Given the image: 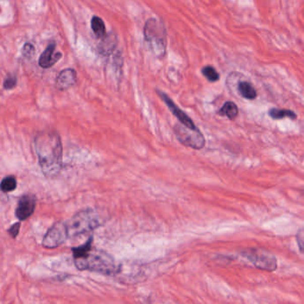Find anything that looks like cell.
Returning a JSON list of instances; mask_svg holds the SVG:
<instances>
[{
	"mask_svg": "<svg viewBox=\"0 0 304 304\" xmlns=\"http://www.w3.org/2000/svg\"><path fill=\"white\" fill-rule=\"evenodd\" d=\"M17 79L15 76H9L7 79H5L4 88L5 89H12L16 86Z\"/></svg>",
	"mask_w": 304,
	"mask_h": 304,
	"instance_id": "44dd1931",
	"label": "cell"
},
{
	"mask_svg": "<svg viewBox=\"0 0 304 304\" xmlns=\"http://www.w3.org/2000/svg\"><path fill=\"white\" fill-rule=\"evenodd\" d=\"M20 227H21V223L20 222H16L15 224L12 226L10 229H8V232L11 235L12 237L15 238L19 234Z\"/></svg>",
	"mask_w": 304,
	"mask_h": 304,
	"instance_id": "7402d4cb",
	"label": "cell"
},
{
	"mask_svg": "<svg viewBox=\"0 0 304 304\" xmlns=\"http://www.w3.org/2000/svg\"><path fill=\"white\" fill-rule=\"evenodd\" d=\"M202 74L207 78L208 81L210 82H216L220 79L219 73L212 66H206L202 69Z\"/></svg>",
	"mask_w": 304,
	"mask_h": 304,
	"instance_id": "ac0fdd59",
	"label": "cell"
},
{
	"mask_svg": "<svg viewBox=\"0 0 304 304\" xmlns=\"http://www.w3.org/2000/svg\"><path fill=\"white\" fill-rule=\"evenodd\" d=\"M296 240L300 251L304 255V229H301L297 232Z\"/></svg>",
	"mask_w": 304,
	"mask_h": 304,
	"instance_id": "ffe728a7",
	"label": "cell"
},
{
	"mask_svg": "<svg viewBox=\"0 0 304 304\" xmlns=\"http://www.w3.org/2000/svg\"><path fill=\"white\" fill-rule=\"evenodd\" d=\"M237 91L242 97L248 100H254L257 96L256 88L248 81H241L238 83Z\"/></svg>",
	"mask_w": 304,
	"mask_h": 304,
	"instance_id": "4fadbf2b",
	"label": "cell"
},
{
	"mask_svg": "<svg viewBox=\"0 0 304 304\" xmlns=\"http://www.w3.org/2000/svg\"><path fill=\"white\" fill-rule=\"evenodd\" d=\"M158 94L160 95V97L162 98V100L165 101V105L168 107V109H170V111L172 112L173 115L176 116L177 119L179 120L180 124L184 125L185 127H187L189 128H192V129H196V126L194 124V122L192 121V118L186 114V113L183 111L181 109L178 107V106L172 101L171 98H169L167 94H164L162 92H158Z\"/></svg>",
	"mask_w": 304,
	"mask_h": 304,
	"instance_id": "ba28073f",
	"label": "cell"
},
{
	"mask_svg": "<svg viewBox=\"0 0 304 304\" xmlns=\"http://www.w3.org/2000/svg\"><path fill=\"white\" fill-rule=\"evenodd\" d=\"M91 27L94 35L99 39H103L106 37V27L104 22L99 16H94L91 21Z\"/></svg>",
	"mask_w": 304,
	"mask_h": 304,
	"instance_id": "5bb4252c",
	"label": "cell"
},
{
	"mask_svg": "<svg viewBox=\"0 0 304 304\" xmlns=\"http://www.w3.org/2000/svg\"><path fill=\"white\" fill-rule=\"evenodd\" d=\"M62 58V53H55V44L51 43L39 57L38 64L44 69L51 68Z\"/></svg>",
	"mask_w": 304,
	"mask_h": 304,
	"instance_id": "30bf717a",
	"label": "cell"
},
{
	"mask_svg": "<svg viewBox=\"0 0 304 304\" xmlns=\"http://www.w3.org/2000/svg\"><path fill=\"white\" fill-rule=\"evenodd\" d=\"M173 132L177 140L185 146L190 147L194 150H201L206 144V139L198 128L192 129L180 123L174 126Z\"/></svg>",
	"mask_w": 304,
	"mask_h": 304,
	"instance_id": "5b68a950",
	"label": "cell"
},
{
	"mask_svg": "<svg viewBox=\"0 0 304 304\" xmlns=\"http://www.w3.org/2000/svg\"><path fill=\"white\" fill-rule=\"evenodd\" d=\"M67 228L68 236H76L84 235L97 229L102 224L100 215L94 209H85L72 216L67 222H65Z\"/></svg>",
	"mask_w": 304,
	"mask_h": 304,
	"instance_id": "3957f363",
	"label": "cell"
},
{
	"mask_svg": "<svg viewBox=\"0 0 304 304\" xmlns=\"http://www.w3.org/2000/svg\"><path fill=\"white\" fill-rule=\"evenodd\" d=\"M219 114L227 116L229 119H235L238 115V108L232 101H226L220 109Z\"/></svg>",
	"mask_w": 304,
	"mask_h": 304,
	"instance_id": "9a60e30c",
	"label": "cell"
},
{
	"mask_svg": "<svg viewBox=\"0 0 304 304\" xmlns=\"http://www.w3.org/2000/svg\"><path fill=\"white\" fill-rule=\"evenodd\" d=\"M17 186V183L14 176H8L4 178L1 184H0V189L1 191L4 192H10L15 191Z\"/></svg>",
	"mask_w": 304,
	"mask_h": 304,
	"instance_id": "e0dca14e",
	"label": "cell"
},
{
	"mask_svg": "<svg viewBox=\"0 0 304 304\" xmlns=\"http://www.w3.org/2000/svg\"><path fill=\"white\" fill-rule=\"evenodd\" d=\"M67 228L65 222L54 223L46 232L43 239V247L45 248H55L64 244L67 239Z\"/></svg>",
	"mask_w": 304,
	"mask_h": 304,
	"instance_id": "52a82bcc",
	"label": "cell"
},
{
	"mask_svg": "<svg viewBox=\"0 0 304 304\" xmlns=\"http://www.w3.org/2000/svg\"><path fill=\"white\" fill-rule=\"evenodd\" d=\"M34 53H35L34 45L32 44H30V43H26L23 48V56L30 58V57L33 55Z\"/></svg>",
	"mask_w": 304,
	"mask_h": 304,
	"instance_id": "d6986e66",
	"label": "cell"
},
{
	"mask_svg": "<svg viewBox=\"0 0 304 304\" xmlns=\"http://www.w3.org/2000/svg\"><path fill=\"white\" fill-rule=\"evenodd\" d=\"M36 207L35 198L31 195H24L21 198L15 211V215L21 221H25L33 214Z\"/></svg>",
	"mask_w": 304,
	"mask_h": 304,
	"instance_id": "9c48e42d",
	"label": "cell"
},
{
	"mask_svg": "<svg viewBox=\"0 0 304 304\" xmlns=\"http://www.w3.org/2000/svg\"><path fill=\"white\" fill-rule=\"evenodd\" d=\"M116 37L115 34L106 35L105 38L101 39V45H99V52L102 55H109L116 48Z\"/></svg>",
	"mask_w": 304,
	"mask_h": 304,
	"instance_id": "7c38bea8",
	"label": "cell"
},
{
	"mask_svg": "<svg viewBox=\"0 0 304 304\" xmlns=\"http://www.w3.org/2000/svg\"><path fill=\"white\" fill-rule=\"evenodd\" d=\"M144 39L152 53L163 58L166 52V30L164 24L155 18H150L144 24Z\"/></svg>",
	"mask_w": 304,
	"mask_h": 304,
	"instance_id": "277c9868",
	"label": "cell"
},
{
	"mask_svg": "<svg viewBox=\"0 0 304 304\" xmlns=\"http://www.w3.org/2000/svg\"><path fill=\"white\" fill-rule=\"evenodd\" d=\"M75 265L79 270H91L102 274H112L116 265L112 256L108 253L92 248V238L79 248L72 249Z\"/></svg>",
	"mask_w": 304,
	"mask_h": 304,
	"instance_id": "7a4b0ae2",
	"label": "cell"
},
{
	"mask_svg": "<svg viewBox=\"0 0 304 304\" xmlns=\"http://www.w3.org/2000/svg\"><path fill=\"white\" fill-rule=\"evenodd\" d=\"M35 149L43 173L48 178L56 176L63 165L60 136L55 133H42L35 138Z\"/></svg>",
	"mask_w": 304,
	"mask_h": 304,
	"instance_id": "6da1fadb",
	"label": "cell"
},
{
	"mask_svg": "<svg viewBox=\"0 0 304 304\" xmlns=\"http://www.w3.org/2000/svg\"><path fill=\"white\" fill-rule=\"evenodd\" d=\"M77 82V73L73 69H66L60 72L56 79V88L59 90H67Z\"/></svg>",
	"mask_w": 304,
	"mask_h": 304,
	"instance_id": "8fae6325",
	"label": "cell"
},
{
	"mask_svg": "<svg viewBox=\"0 0 304 304\" xmlns=\"http://www.w3.org/2000/svg\"><path fill=\"white\" fill-rule=\"evenodd\" d=\"M244 256L260 270L274 271L278 267L276 257L263 250H258V249L249 250L245 252Z\"/></svg>",
	"mask_w": 304,
	"mask_h": 304,
	"instance_id": "8992f818",
	"label": "cell"
},
{
	"mask_svg": "<svg viewBox=\"0 0 304 304\" xmlns=\"http://www.w3.org/2000/svg\"><path fill=\"white\" fill-rule=\"evenodd\" d=\"M269 115H270L271 118L273 119H282V118H285V117H288L291 119H296V114L289 110V109H270L269 111Z\"/></svg>",
	"mask_w": 304,
	"mask_h": 304,
	"instance_id": "2e32d148",
	"label": "cell"
}]
</instances>
